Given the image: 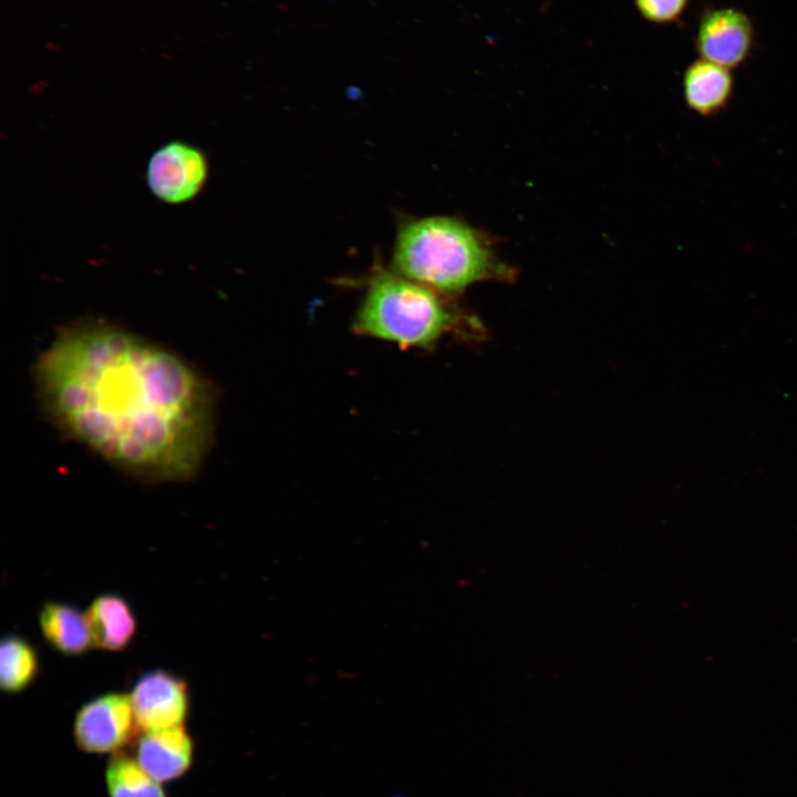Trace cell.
Instances as JSON below:
<instances>
[{
	"label": "cell",
	"mask_w": 797,
	"mask_h": 797,
	"mask_svg": "<svg viewBox=\"0 0 797 797\" xmlns=\"http://www.w3.org/2000/svg\"><path fill=\"white\" fill-rule=\"evenodd\" d=\"M33 375L54 429L133 478L187 482L209 453L213 383L177 353L107 319L60 327Z\"/></svg>",
	"instance_id": "6da1fadb"
},
{
	"label": "cell",
	"mask_w": 797,
	"mask_h": 797,
	"mask_svg": "<svg viewBox=\"0 0 797 797\" xmlns=\"http://www.w3.org/2000/svg\"><path fill=\"white\" fill-rule=\"evenodd\" d=\"M397 275L442 294H456L482 280H510L489 240L452 217H427L406 224L396 238Z\"/></svg>",
	"instance_id": "7a4b0ae2"
},
{
	"label": "cell",
	"mask_w": 797,
	"mask_h": 797,
	"mask_svg": "<svg viewBox=\"0 0 797 797\" xmlns=\"http://www.w3.org/2000/svg\"><path fill=\"white\" fill-rule=\"evenodd\" d=\"M443 296L400 275H379L355 313L354 332L406 349H427L447 334L480 330Z\"/></svg>",
	"instance_id": "3957f363"
},
{
	"label": "cell",
	"mask_w": 797,
	"mask_h": 797,
	"mask_svg": "<svg viewBox=\"0 0 797 797\" xmlns=\"http://www.w3.org/2000/svg\"><path fill=\"white\" fill-rule=\"evenodd\" d=\"M136 728L130 695L111 692L90 700L79 708L72 734L76 746L84 753L114 754L132 742Z\"/></svg>",
	"instance_id": "277c9868"
},
{
	"label": "cell",
	"mask_w": 797,
	"mask_h": 797,
	"mask_svg": "<svg viewBox=\"0 0 797 797\" xmlns=\"http://www.w3.org/2000/svg\"><path fill=\"white\" fill-rule=\"evenodd\" d=\"M208 177V162L204 152L193 144L172 141L151 156L146 182L161 201L184 204L195 198Z\"/></svg>",
	"instance_id": "5b68a950"
},
{
	"label": "cell",
	"mask_w": 797,
	"mask_h": 797,
	"mask_svg": "<svg viewBox=\"0 0 797 797\" xmlns=\"http://www.w3.org/2000/svg\"><path fill=\"white\" fill-rule=\"evenodd\" d=\"M752 18L736 7H707L696 28L694 46L700 58L734 70L744 64L755 45Z\"/></svg>",
	"instance_id": "8992f818"
},
{
	"label": "cell",
	"mask_w": 797,
	"mask_h": 797,
	"mask_svg": "<svg viewBox=\"0 0 797 797\" xmlns=\"http://www.w3.org/2000/svg\"><path fill=\"white\" fill-rule=\"evenodd\" d=\"M130 697L137 727L144 732L182 726L187 717L188 685L172 672L157 669L144 673Z\"/></svg>",
	"instance_id": "52a82bcc"
},
{
	"label": "cell",
	"mask_w": 797,
	"mask_h": 797,
	"mask_svg": "<svg viewBox=\"0 0 797 797\" xmlns=\"http://www.w3.org/2000/svg\"><path fill=\"white\" fill-rule=\"evenodd\" d=\"M135 759L157 782H172L190 768L194 742L183 725L145 732L136 743Z\"/></svg>",
	"instance_id": "ba28073f"
},
{
	"label": "cell",
	"mask_w": 797,
	"mask_h": 797,
	"mask_svg": "<svg viewBox=\"0 0 797 797\" xmlns=\"http://www.w3.org/2000/svg\"><path fill=\"white\" fill-rule=\"evenodd\" d=\"M686 105L696 114L711 117L723 113L734 93L731 70L698 58L691 62L682 76Z\"/></svg>",
	"instance_id": "9c48e42d"
},
{
	"label": "cell",
	"mask_w": 797,
	"mask_h": 797,
	"mask_svg": "<svg viewBox=\"0 0 797 797\" xmlns=\"http://www.w3.org/2000/svg\"><path fill=\"white\" fill-rule=\"evenodd\" d=\"M94 646L122 651L133 641L137 621L130 602L116 593L96 597L86 612Z\"/></svg>",
	"instance_id": "30bf717a"
},
{
	"label": "cell",
	"mask_w": 797,
	"mask_h": 797,
	"mask_svg": "<svg viewBox=\"0 0 797 797\" xmlns=\"http://www.w3.org/2000/svg\"><path fill=\"white\" fill-rule=\"evenodd\" d=\"M39 625L46 642L63 655L77 656L94 646L86 613L71 603H43Z\"/></svg>",
	"instance_id": "8fae6325"
},
{
	"label": "cell",
	"mask_w": 797,
	"mask_h": 797,
	"mask_svg": "<svg viewBox=\"0 0 797 797\" xmlns=\"http://www.w3.org/2000/svg\"><path fill=\"white\" fill-rule=\"evenodd\" d=\"M39 656L24 638L9 634L0 643V687L8 694L28 689L39 673Z\"/></svg>",
	"instance_id": "7c38bea8"
},
{
	"label": "cell",
	"mask_w": 797,
	"mask_h": 797,
	"mask_svg": "<svg viewBox=\"0 0 797 797\" xmlns=\"http://www.w3.org/2000/svg\"><path fill=\"white\" fill-rule=\"evenodd\" d=\"M105 783L108 797H166L161 783L135 758L122 752L114 753L108 759Z\"/></svg>",
	"instance_id": "4fadbf2b"
},
{
	"label": "cell",
	"mask_w": 797,
	"mask_h": 797,
	"mask_svg": "<svg viewBox=\"0 0 797 797\" xmlns=\"http://www.w3.org/2000/svg\"><path fill=\"white\" fill-rule=\"evenodd\" d=\"M689 2L690 0H634L640 15L655 24H669L677 21Z\"/></svg>",
	"instance_id": "5bb4252c"
},
{
	"label": "cell",
	"mask_w": 797,
	"mask_h": 797,
	"mask_svg": "<svg viewBox=\"0 0 797 797\" xmlns=\"http://www.w3.org/2000/svg\"><path fill=\"white\" fill-rule=\"evenodd\" d=\"M396 797H401V796H396Z\"/></svg>",
	"instance_id": "9a60e30c"
}]
</instances>
